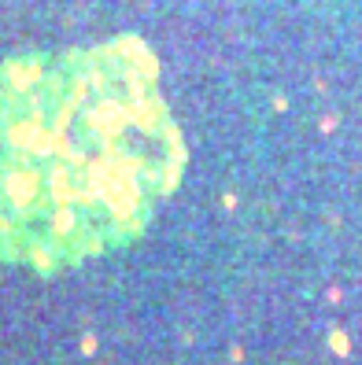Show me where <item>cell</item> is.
<instances>
[{
    "label": "cell",
    "mask_w": 362,
    "mask_h": 365,
    "mask_svg": "<svg viewBox=\"0 0 362 365\" xmlns=\"http://www.w3.org/2000/svg\"><path fill=\"white\" fill-rule=\"evenodd\" d=\"M178 166L156 63L134 41L0 67V259L67 266L130 240Z\"/></svg>",
    "instance_id": "1"
}]
</instances>
